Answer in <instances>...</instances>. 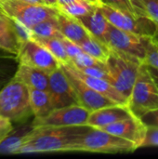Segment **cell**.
Returning <instances> with one entry per match:
<instances>
[{
    "instance_id": "obj_4",
    "label": "cell",
    "mask_w": 158,
    "mask_h": 159,
    "mask_svg": "<svg viewBox=\"0 0 158 159\" xmlns=\"http://www.w3.org/2000/svg\"><path fill=\"white\" fill-rule=\"evenodd\" d=\"M0 116L12 123H25L33 116L27 86L11 78L0 89Z\"/></svg>"
},
{
    "instance_id": "obj_27",
    "label": "cell",
    "mask_w": 158,
    "mask_h": 159,
    "mask_svg": "<svg viewBox=\"0 0 158 159\" xmlns=\"http://www.w3.org/2000/svg\"><path fill=\"white\" fill-rule=\"evenodd\" d=\"M70 62L74 65L75 67H87V66H100L105 67V63L97 60L96 58L87 54L86 52L82 51L74 59L70 60Z\"/></svg>"
},
{
    "instance_id": "obj_31",
    "label": "cell",
    "mask_w": 158,
    "mask_h": 159,
    "mask_svg": "<svg viewBox=\"0 0 158 159\" xmlns=\"http://www.w3.org/2000/svg\"><path fill=\"white\" fill-rule=\"evenodd\" d=\"M158 147V128L146 127L144 139L141 147Z\"/></svg>"
},
{
    "instance_id": "obj_18",
    "label": "cell",
    "mask_w": 158,
    "mask_h": 159,
    "mask_svg": "<svg viewBox=\"0 0 158 159\" xmlns=\"http://www.w3.org/2000/svg\"><path fill=\"white\" fill-rule=\"evenodd\" d=\"M57 19L61 34L75 44H78L89 34L83 25L74 17L68 16L59 10Z\"/></svg>"
},
{
    "instance_id": "obj_1",
    "label": "cell",
    "mask_w": 158,
    "mask_h": 159,
    "mask_svg": "<svg viewBox=\"0 0 158 159\" xmlns=\"http://www.w3.org/2000/svg\"><path fill=\"white\" fill-rule=\"evenodd\" d=\"M88 128L87 125L32 128L24 135L20 145L15 151V155L68 152L71 142L86 132Z\"/></svg>"
},
{
    "instance_id": "obj_3",
    "label": "cell",
    "mask_w": 158,
    "mask_h": 159,
    "mask_svg": "<svg viewBox=\"0 0 158 159\" xmlns=\"http://www.w3.org/2000/svg\"><path fill=\"white\" fill-rule=\"evenodd\" d=\"M104 63L109 82L129 101L142 61L134 56L110 48L109 56Z\"/></svg>"
},
{
    "instance_id": "obj_20",
    "label": "cell",
    "mask_w": 158,
    "mask_h": 159,
    "mask_svg": "<svg viewBox=\"0 0 158 159\" xmlns=\"http://www.w3.org/2000/svg\"><path fill=\"white\" fill-rule=\"evenodd\" d=\"M28 90L30 107L34 118L44 117L54 109L47 91L32 88H28Z\"/></svg>"
},
{
    "instance_id": "obj_34",
    "label": "cell",
    "mask_w": 158,
    "mask_h": 159,
    "mask_svg": "<svg viewBox=\"0 0 158 159\" xmlns=\"http://www.w3.org/2000/svg\"><path fill=\"white\" fill-rule=\"evenodd\" d=\"M140 119L146 127L158 128V109L147 112L142 116H141Z\"/></svg>"
},
{
    "instance_id": "obj_29",
    "label": "cell",
    "mask_w": 158,
    "mask_h": 159,
    "mask_svg": "<svg viewBox=\"0 0 158 159\" xmlns=\"http://www.w3.org/2000/svg\"><path fill=\"white\" fill-rule=\"evenodd\" d=\"M143 63L158 68V43L151 37L147 43Z\"/></svg>"
},
{
    "instance_id": "obj_6",
    "label": "cell",
    "mask_w": 158,
    "mask_h": 159,
    "mask_svg": "<svg viewBox=\"0 0 158 159\" xmlns=\"http://www.w3.org/2000/svg\"><path fill=\"white\" fill-rule=\"evenodd\" d=\"M0 7L8 17L19 20L30 29L59 13L56 7L32 4L24 0H0Z\"/></svg>"
},
{
    "instance_id": "obj_17",
    "label": "cell",
    "mask_w": 158,
    "mask_h": 159,
    "mask_svg": "<svg viewBox=\"0 0 158 159\" xmlns=\"http://www.w3.org/2000/svg\"><path fill=\"white\" fill-rule=\"evenodd\" d=\"M12 78L21 82L28 88L47 90L48 74L37 68L19 63Z\"/></svg>"
},
{
    "instance_id": "obj_8",
    "label": "cell",
    "mask_w": 158,
    "mask_h": 159,
    "mask_svg": "<svg viewBox=\"0 0 158 159\" xmlns=\"http://www.w3.org/2000/svg\"><path fill=\"white\" fill-rule=\"evenodd\" d=\"M19 63L50 74L60 67V61L41 44L31 38L20 43L17 55Z\"/></svg>"
},
{
    "instance_id": "obj_40",
    "label": "cell",
    "mask_w": 158,
    "mask_h": 159,
    "mask_svg": "<svg viewBox=\"0 0 158 159\" xmlns=\"http://www.w3.org/2000/svg\"><path fill=\"white\" fill-rule=\"evenodd\" d=\"M0 17H1V18H7V19L10 18V17H8V16L3 11V9L1 8V7H0Z\"/></svg>"
},
{
    "instance_id": "obj_21",
    "label": "cell",
    "mask_w": 158,
    "mask_h": 159,
    "mask_svg": "<svg viewBox=\"0 0 158 159\" xmlns=\"http://www.w3.org/2000/svg\"><path fill=\"white\" fill-rule=\"evenodd\" d=\"M77 45L84 52L102 62L106 61L110 53V48L102 41L92 36L90 34L82 41H80Z\"/></svg>"
},
{
    "instance_id": "obj_22",
    "label": "cell",
    "mask_w": 158,
    "mask_h": 159,
    "mask_svg": "<svg viewBox=\"0 0 158 159\" xmlns=\"http://www.w3.org/2000/svg\"><path fill=\"white\" fill-rule=\"evenodd\" d=\"M32 37H43V38H61L63 35L60 32L57 16L47 18L31 28Z\"/></svg>"
},
{
    "instance_id": "obj_12",
    "label": "cell",
    "mask_w": 158,
    "mask_h": 159,
    "mask_svg": "<svg viewBox=\"0 0 158 159\" xmlns=\"http://www.w3.org/2000/svg\"><path fill=\"white\" fill-rule=\"evenodd\" d=\"M47 93L53 108L79 104L76 94L61 67L48 74Z\"/></svg>"
},
{
    "instance_id": "obj_23",
    "label": "cell",
    "mask_w": 158,
    "mask_h": 159,
    "mask_svg": "<svg viewBox=\"0 0 158 159\" xmlns=\"http://www.w3.org/2000/svg\"><path fill=\"white\" fill-rule=\"evenodd\" d=\"M43 47H45L59 61L61 62H68L70 59L65 51L64 46L60 38H43V37H32Z\"/></svg>"
},
{
    "instance_id": "obj_10",
    "label": "cell",
    "mask_w": 158,
    "mask_h": 159,
    "mask_svg": "<svg viewBox=\"0 0 158 159\" xmlns=\"http://www.w3.org/2000/svg\"><path fill=\"white\" fill-rule=\"evenodd\" d=\"M60 67L64 72L68 80L70 81L78 100L80 105L85 107L89 112H93L95 110L112 106L115 104H118L109 98L102 95L98 91L94 90L88 85H87L83 80H81L72 70L68 62L60 63Z\"/></svg>"
},
{
    "instance_id": "obj_38",
    "label": "cell",
    "mask_w": 158,
    "mask_h": 159,
    "mask_svg": "<svg viewBox=\"0 0 158 159\" xmlns=\"http://www.w3.org/2000/svg\"><path fill=\"white\" fill-rule=\"evenodd\" d=\"M24 1L32 3V4H36V5H46L43 0H24Z\"/></svg>"
},
{
    "instance_id": "obj_13",
    "label": "cell",
    "mask_w": 158,
    "mask_h": 159,
    "mask_svg": "<svg viewBox=\"0 0 158 159\" xmlns=\"http://www.w3.org/2000/svg\"><path fill=\"white\" fill-rule=\"evenodd\" d=\"M98 129H103L111 134L132 142L137 146V148L141 147L146 132V126H144L140 118L135 116L123 119Z\"/></svg>"
},
{
    "instance_id": "obj_9",
    "label": "cell",
    "mask_w": 158,
    "mask_h": 159,
    "mask_svg": "<svg viewBox=\"0 0 158 159\" xmlns=\"http://www.w3.org/2000/svg\"><path fill=\"white\" fill-rule=\"evenodd\" d=\"M151 37L127 32L110 24L106 36V44L111 48L140 59L143 63L146 46Z\"/></svg>"
},
{
    "instance_id": "obj_30",
    "label": "cell",
    "mask_w": 158,
    "mask_h": 159,
    "mask_svg": "<svg viewBox=\"0 0 158 159\" xmlns=\"http://www.w3.org/2000/svg\"><path fill=\"white\" fill-rule=\"evenodd\" d=\"M81 73L90 75L93 77H98L102 79H105L109 82V75L106 71L105 67H100V66H87V67H76Z\"/></svg>"
},
{
    "instance_id": "obj_19",
    "label": "cell",
    "mask_w": 158,
    "mask_h": 159,
    "mask_svg": "<svg viewBox=\"0 0 158 159\" xmlns=\"http://www.w3.org/2000/svg\"><path fill=\"white\" fill-rule=\"evenodd\" d=\"M11 20V18L0 17V50L17 56L20 40L12 26Z\"/></svg>"
},
{
    "instance_id": "obj_5",
    "label": "cell",
    "mask_w": 158,
    "mask_h": 159,
    "mask_svg": "<svg viewBox=\"0 0 158 159\" xmlns=\"http://www.w3.org/2000/svg\"><path fill=\"white\" fill-rule=\"evenodd\" d=\"M128 107L131 114L138 118L147 112L158 109V88L144 63L140 67L128 101Z\"/></svg>"
},
{
    "instance_id": "obj_14",
    "label": "cell",
    "mask_w": 158,
    "mask_h": 159,
    "mask_svg": "<svg viewBox=\"0 0 158 159\" xmlns=\"http://www.w3.org/2000/svg\"><path fill=\"white\" fill-rule=\"evenodd\" d=\"M134 116L128 105L115 104L90 112L87 120V126L102 128L106 125Z\"/></svg>"
},
{
    "instance_id": "obj_28",
    "label": "cell",
    "mask_w": 158,
    "mask_h": 159,
    "mask_svg": "<svg viewBox=\"0 0 158 159\" xmlns=\"http://www.w3.org/2000/svg\"><path fill=\"white\" fill-rule=\"evenodd\" d=\"M99 1L100 3L104 4L116 10H119L123 13L134 15V16H140L138 15L135 8L133 7L130 0H99Z\"/></svg>"
},
{
    "instance_id": "obj_32",
    "label": "cell",
    "mask_w": 158,
    "mask_h": 159,
    "mask_svg": "<svg viewBox=\"0 0 158 159\" xmlns=\"http://www.w3.org/2000/svg\"><path fill=\"white\" fill-rule=\"evenodd\" d=\"M60 39L61 40V42H62V44H63V46H64L65 51H66V53H67V55H68V57H69L70 60L74 59L75 56H77L79 53H81V52L83 51V50L81 49V48H80L77 44H75V43H74L73 41H71V40L65 38L64 36H62V37L60 38Z\"/></svg>"
},
{
    "instance_id": "obj_35",
    "label": "cell",
    "mask_w": 158,
    "mask_h": 159,
    "mask_svg": "<svg viewBox=\"0 0 158 159\" xmlns=\"http://www.w3.org/2000/svg\"><path fill=\"white\" fill-rule=\"evenodd\" d=\"M146 68H147V71H148L149 75H151V77L153 78L154 82L156 83V87L158 88V68L153 67V66H149V65H146Z\"/></svg>"
},
{
    "instance_id": "obj_11",
    "label": "cell",
    "mask_w": 158,
    "mask_h": 159,
    "mask_svg": "<svg viewBox=\"0 0 158 159\" xmlns=\"http://www.w3.org/2000/svg\"><path fill=\"white\" fill-rule=\"evenodd\" d=\"M89 111L80 104L55 108L47 116L34 118L32 122L33 128L37 127H71L85 126Z\"/></svg>"
},
{
    "instance_id": "obj_39",
    "label": "cell",
    "mask_w": 158,
    "mask_h": 159,
    "mask_svg": "<svg viewBox=\"0 0 158 159\" xmlns=\"http://www.w3.org/2000/svg\"><path fill=\"white\" fill-rule=\"evenodd\" d=\"M153 38L158 43V23H156V33L153 36Z\"/></svg>"
},
{
    "instance_id": "obj_15",
    "label": "cell",
    "mask_w": 158,
    "mask_h": 159,
    "mask_svg": "<svg viewBox=\"0 0 158 159\" xmlns=\"http://www.w3.org/2000/svg\"><path fill=\"white\" fill-rule=\"evenodd\" d=\"M70 67L72 68L73 72L81 79L83 80L87 85H88L90 88H92L94 90L98 91L102 95L109 98L110 100L114 101L115 102L118 104H125L128 105V99L124 97L110 82H108L105 79L93 77L90 75H87L83 73H81L75 66H74L70 61H68Z\"/></svg>"
},
{
    "instance_id": "obj_26",
    "label": "cell",
    "mask_w": 158,
    "mask_h": 159,
    "mask_svg": "<svg viewBox=\"0 0 158 159\" xmlns=\"http://www.w3.org/2000/svg\"><path fill=\"white\" fill-rule=\"evenodd\" d=\"M138 15L158 23V0H130Z\"/></svg>"
},
{
    "instance_id": "obj_2",
    "label": "cell",
    "mask_w": 158,
    "mask_h": 159,
    "mask_svg": "<svg viewBox=\"0 0 158 159\" xmlns=\"http://www.w3.org/2000/svg\"><path fill=\"white\" fill-rule=\"evenodd\" d=\"M137 149V146L132 142L111 134L103 129L89 127L86 132L71 142L68 152L117 154L130 153Z\"/></svg>"
},
{
    "instance_id": "obj_25",
    "label": "cell",
    "mask_w": 158,
    "mask_h": 159,
    "mask_svg": "<svg viewBox=\"0 0 158 159\" xmlns=\"http://www.w3.org/2000/svg\"><path fill=\"white\" fill-rule=\"evenodd\" d=\"M98 5L99 4L92 3L88 0H81L61 7H58V9L68 16L77 18L92 11L98 7Z\"/></svg>"
},
{
    "instance_id": "obj_37",
    "label": "cell",
    "mask_w": 158,
    "mask_h": 159,
    "mask_svg": "<svg viewBox=\"0 0 158 159\" xmlns=\"http://www.w3.org/2000/svg\"><path fill=\"white\" fill-rule=\"evenodd\" d=\"M44 3L47 5V6H49V7H57V0H43Z\"/></svg>"
},
{
    "instance_id": "obj_36",
    "label": "cell",
    "mask_w": 158,
    "mask_h": 159,
    "mask_svg": "<svg viewBox=\"0 0 158 159\" xmlns=\"http://www.w3.org/2000/svg\"><path fill=\"white\" fill-rule=\"evenodd\" d=\"M77 1H81V0H57V7L64 6V5H68V4H71V3H74V2H77ZM88 1H90L92 3H95V4L100 3L99 0H88Z\"/></svg>"
},
{
    "instance_id": "obj_7",
    "label": "cell",
    "mask_w": 158,
    "mask_h": 159,
    "mask_svg": "<svg viewBox=\"0 0 158 159\" xmlns=\"http://www.w3.org/2000/svg\"><path fill=\"white\" fill-rule=\"evenodd\" d=\"M99 9L113 26L142 36H154L156 22L142 16H134L123 13L104 4L99 3Z\"/></svg>"
},
{
    "instance_id": "obj_16",
    "label": "cell",
    "mask_w": 158,
    "mask_h": 159,
    "mask_svg": "<svg viewBox=\"0 0 158 159\" xmlns=\"http://www.w3.org/2000/svg\"><path fill=\"white\" fill-rule=\"evenodd\" d=\"M75 19L92 36L107 45L106 36L110 23L98 7L86 15L77 17Z\"/></svg>"
},
{
    "instance_id": "obj_24",
    "label": "cell",
    "mask_w": 158,
    "mask_h": 159,
    "mask_svg": "<svg viewBox=\"0 0 158 159\" xmlns=\"http://www.w3.org/2000/svg\"><path fill=\"white\" fill-rule=\"evenodd\" d=\"M18 65L17 56L13 54H0V89L13 77Z\"/></svg>"
},
{
    "instance_id": "obj_33",
    "label": "cell",
    "mask_w": 158,
    "mask_h": 159,
    "mask_svg": "<svg viewBox=\"0 0 158 159\" xmlns=\"http://www.w3.org/2000/svg\"><path fill=\"white\" fill-rule=\"evenodd\" d=\"M13 123L9 119L0 116V141L8 137L13 132Z\"/></svg>"
}]
</instances>
